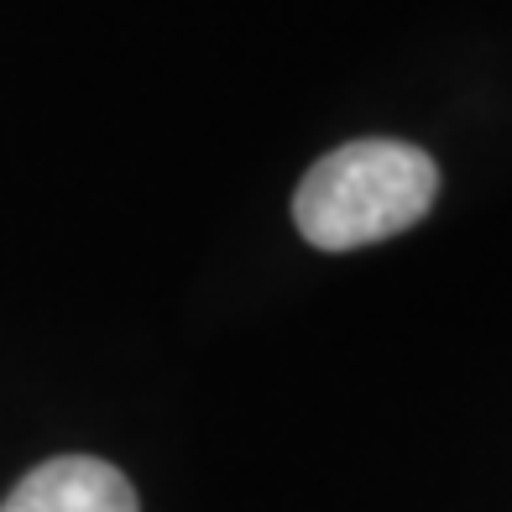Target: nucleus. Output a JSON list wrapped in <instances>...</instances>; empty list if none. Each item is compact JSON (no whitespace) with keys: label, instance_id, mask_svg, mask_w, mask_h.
<instances>
[{"label":"nucleus","instance_id":"1","mask_svg":"<svg viewBox=\"0 0 512 512\" xmlns=\"http://www.w3.org/2000/svg\"><path fill=\"white\" fill-rule=\"evenodd\" d=\"M439 194V168L408 142H351L324 152L293 194L298 236L319 251H356L418 225Z\"/></svg>","mask_w":512,"mask_h":512},{"label":"nucleus","instance_id":"2","mask_svg":"<svg viewBox=\"0 0 512 512\" xmlns=\"http://www.w3.org/2000/svg\"><path fill=\"white\" fill-rule=\"evenodd\" d=\"M0 512H142L131 481L100 455H58L27 471Z\"/></svg>","mask_w":512,"mask_h":512}]
</instances>
